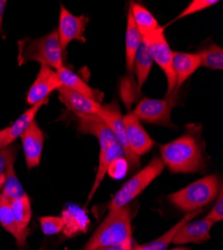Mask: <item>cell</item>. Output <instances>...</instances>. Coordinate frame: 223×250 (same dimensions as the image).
<instances>
[{
    "label": "cell",
    "instance_id": "cell-1",
    "mask_svg": "<svg viewBox=\"0 0 223 250\" xmlns=\"http://www.w3.org/2000/svg\"><path fill=\"white\" fill-rule=\"evenodd\" d=\"M161 160L172 173H194L203 170L204 157L193 130L162 145Z\"/></svg>",
    "mask_w": 223,
    "mask_h": 250
},
{
    "label": "cell",
    "instance_id": "cell-2",
    "mask_svg": "<svg viewBox=\"0 0 223 250\" xmlns=\"http://www.w3.org/2000/svg\"><path fill=\"white\" fill-rule=\"evenodd\" d=\"M131 220L132 210L129 205L109 211L82 250L133 243Z\"/></svg>",
    "mask_w": 223,
    "mask_h": 250
},
{
    "label": "cell",
    "instance_id": "cell-3",
    "mask_svg": "<svg viewBox=\"0 0 223 250\" xmlns=\"http://www.w3.org/2000/svg\"><path fill=\"white\" fill-rule=\"evenodd\" d=\"M64 53L60 47L57 28L43 37L25 39L20 42V64L28 61H36L43 66L58 70L64 66Z\"/></svg>",
    "mask_w": 223,
    "mask_h": 250
},
{
    "label": "cell",
    "instance_id": "cell-4",
    "mask_svg": "<svg viewBox=\"0 0 223 250\" xmlns=\"http://www.w3.org/2000/svg\"><path fill=\"white\" fill-rule=\"evenodd\" d=\"M221 184L216 174L207 175L171 193L168 199L178 209L189 213L202 209V207L217 198Z\"/></svg>",
    "mask_w": 223,
    "mask_h": 250
},
{
    "label": "cell",
    "instance_id": "cell-5",
    "mask_svg": "<svg viewBox=\"0 0 223 250\" xmlns=\"http://www.w3.org/2000/svg\"><path fill=\"white\" fill-rule=\"evenodd\" d=\"M164 167L165 165L160 157H153L142 170H140L131 177L115 193L107 206L109 211L129 205L134 198H136L156 177L162 173Z\"/></svg>",
    "mask_w": 223,
    "mask_h": 250
},
{
    "label": "cell",
    "instance_id": "cell-6",
    "mask_svg": "<svg viewBox=\"0 0 223 250\" xmlns=\"http://www.w3.org/2000/svg\"><path fill=\"white\" fill-rule=\"evenodd\" d=\"M178 90H174L165 99L143 98L138 102L136 107L131 111L139 120L162 126L173 127L170 119L171 111L177 104Z\"/></svg>",
    "mask_w": 223,
    "mask_h": 250
},
{
    "label": "cell",
    "instance_id": "cell-7",
    "mask_svg": "<svg viewBox=\"0 0 223 250\" xmlns=\"http://www.w3.org/2000/svg\"><path fill=\"white\" fill-rule=\"evenodd\" d=\"M141 40L148 46L153 61H155L157 65L163 70L167 78V97L176 89V78L172 67L173 51L165 38L163 27L160 26L149 35L141 37Z\"/></svg>",
    "mask_w": 223,
    "mask_h": 250
},
{
    "label": "cell",
    "instance_id": "cell-8",
    "mask_svg": "<svg viewBox=\"0 0 223 250\" xmlns=\"http://www.w3.org/2000/svg\"><path fill=\"white\" fill-rule=\"evenodd\" d=\"M98 117H100L107 124V126L115 135L117 141L124 150L125 159L126 161H128L130 167H139L140 157L135 155L129 146L125 126L123 123V115L121 114L118 103L116 101H113L109 104H106V105H102Z\"/></svg>",
    "mask_w": 223,
    "mask_h": 250
},
{
    "label": "cell",
    "instance_id": "cell-9",
    "mask_svg": "<svg viewBox=\"0 0 223 250\" xmlns=\"http://www.w3.org/2000/svg\"><path fill=\"white\" fill-rule=\"evenodd\" d=\"M89 21V18L86 16H76L70 13L64 5H60V15L58 23V34L60 47L65 54L67 46L73 40L85 42L84 37L85 27Z\"/></svg>",
    "mask_w": 223,
    "mask_h": 250
},
{
    "label": "cell",
    "instance_id": "cell-10",
    "mask_svg": "<svg viewBox=\"0 0 223 250\" xmlns=\"http://www.w3.org/2000/svg\"><path fill=\"white\" fill-rule=\"evenodd\" d=\"M61 86L62 84L59 80L57 72L50 67L41 65L36 79L28 90L26 97L27 103L29 105H34L41 102L48 98L49 94L58 90Z\"/></svg>",
    "mask_w": 223,
    "mask_h": 250
},
{
    "label": "cell",
    "instance_id": "cell-11",
    "mask_svg": "<svg viewBox=\"0 0 223 250\" xmlns=\"http://www.w3.org/2000/svg\"><path fill=\"white\" fill-rule=\"evenodd\" d=\"M77 128L81 134H90L98 139L100 152L105 151L110 145L117 141L115 135L107 124L96 115L76 114Z\"/></svg>",
    "mask_w": 223,
    "mask_h": 250
},
{
    "label": "cell",
    "instance_id": "cell-12",
    "mask_svg": "<svg viewBox=\"0 0 223 250\" xmlns=\"http://www.w3.org/2000/svg\"><path fill=\"white\" fill-rule=\"evenodd\" d=\"M123 123L132 152L138 157L149 152L154 142L141 125L140 120L130 111L126 115H123Z\"/></svg>",
    "mask_w": 223,
    "mask_h": 250
},
{
    "label": "cell",
    "instance_id": "cell-13",
    "mask_svg": "<svg viewBox=\"0 0 223 250\" xmlns=\"http://www.w3.org/2000/svg\"><path fill=\"white\" fill-rule=\"evenodd\" d=\"M22 141V147L25 155V161L28 169L36 167L40 163L42 151L44 136L35 120L31 122L25 131L20 135Z\"/></svg>",
    "mask_w": 223,
    "mask_h": 250
},
{
    "label": "cell",
    "instance_id": "cell-14",
    "mask_svg": "<svg viewBox=\"0 0 223 250\" xmlns=\"http://www.w3.org/2000/svg\"><path fill=\"white\" fill-rule=\"evenodd\" d=\"M57 91L59 92L60 101L64 104L67 109L72 111L74 115L82 114L98 116L101 108H102V104L101 103L73 90H70L64 86H61Z\"/></svg>",
    "mask_w": 223,
    "mask_h": 250
},
{
    "label": "cell",
    "instance_id": "cell-15",
    "mask_svg": "<svg viewBox=\"0 0 223 250\" xmlns=\"http://www.w3.org/2000/svg\"><path fill=\"white\" fill-rule=\"evenodd\" d=\"M214 223L202 218L199 220L188 221L180 227L172 243L185 244V243H201L210 239V230Z\"/></svg>",
    "mask_w": 223,
    "mask_h": 250
},
{
    "label": "cell",
    "instance_id": "cell-16",
    "mask_svg": "<svg viewBox=\"0 0 223 250\" xmlns=\"http://www.w3.org/2000/svg\"><path fill=\"white\" fill-rule=\"evenodd\" d=\"M0 224L7 232L12 234L17 242V246L21 249L25 247L27 237L31 233L29 228L22 229L15 219L9 200L1 193L0 194Z\"/></svg>",
    "mask_w": 223,
    "mask_h": 250
},
{
    "label": "cell",
    "instance_id": "cell-17",
    "mask_svg": "<svg viewBox=\"0 0 223 250\" xmlns=\"http://www.w3.org/2000/svg\"><path fill=\"white\" fill-rule=\"evenodd\" d=\"M119 158H125V153L118 141L112 143L105 151L99 152L98 168L96 171V175H95L94 183L92 185V188L89 191V194L87 197L86 205L91 201L92 197L96 193L101 182H102L106 173L109 171L111 165L114 163V161H116Z\"/></svg>",
    "mask_w": 223,
    "mask_h": 250
},
{
    "label": "cell",
    "instance_id": "cell-18",
    "mask_svg": "<svg viewBox=\"0 0 223 250\" xmlns=\"http://www.w3.org/2000/svg\"><path fill=\"white\" fill-rule=\"evenodd\" d=\"M172 67L176 78V89L200 67V59L197 53H185L180 51H173Z\"/></svg>",
    "mask_w": 223,
    "mask_h": 250
},
{
    "label": "cell",
    "instance_id": "cell-19",
    "mask_svg": "<svg viewBox=\"0 0 223 250\" xmlns=\"http://www.w3.org/2000/svg\"><path fill=\"white\" fill-rule=\"evenodd\" d=\"M56 72L62 86L70 90H73L77 93L82 94L99 103H101V101H102L103 99L102 92L99 91L98 89L91 87L82 78L79 77L74 72H72L65 65L60 67L58 70H56Z\"/></svg>",
    "mask_w": 223,
    "mask_h": 250
},
{
    "label": "cell",
    "instance_id": "cell-20",
    "mask_svg": "<svg viewBox=\"0 0 223 250\" xmlns=\"http://www.w3.org/2000/svg\"><path fill=\"white\" fill-rule=\"evenodd\" d=\"M64 221L63 233L66 237H72L80 232H85L89 224V219L83 209L77 206H70L62 213Z\"/></svg>",
    "mask_w": 223,
    "mask_h": 250
},
{
    "label": "cell",
    "instance_id": "cell-21",
    "mask_svg": "<svg viewBox=\"0 0 223 250\" xmlns=\"http://www.w3.org/2000/svg\"><path fill=\"white\" fill-rule=\"evenodd\" d=\"M202 211V209L195 210L189 213H186L185 216L182 218L179 222H177L173 227H171L168 231H166L163 235L159 236L158 238L154 239L153 241L145 244H140L133 247V250H167V247L172 242L173 237L177 233V231L180 229V227L183 226L185 223L199 215Z\"/></svg>",
    "mask_w": 223,
    "mask_h": 250
},
{
    "label": "cell",
    "instance_id": "cell-22",
    "mask_svg": "<svg viewBox=\"0 0 223 250\" xmlns=\"http://www.w3.org/2000/svg\"><path fill=\"white\" fill-rule=\"evenodd\" d=\"M153 62V57L150 53L148 46L141 40V43L135 55L133 67V71H135V75L137 78L138 90H141L143 84L146 82L150 74Z\"/></svg>",
    "mask_w": 223,
    "mask_h": 250
},
{
    "label": "cell",
    "instance_id": "cell-23",
    "mask_svg": "<svg viewBox=\"0 0 223 250\" xmlns=\"http://www.w3.org/2000/svg\"><path fill=\"white\" fill-rule=\"evenodd\" d=\"M129 10L131 12L133 21L141 34V37L149 35L160 27L156 18L143 5L131 2Z\"/></svg>",
    "mask_w": 223,
    "mask_h": 250
},
{
    "label": "cell",
    "instance_id": "cell-24",
    "mask_svg": "<svg viewBox=\"0 0 223 250\" xmlns=\"http://www.w3.org/2000/svg\"><path fill=\"white\" fill-rule=\"evenodd\" d=\"M48 99L49 98H46L41 102L34 104V105H31L30 108H28L25 112H23L21 115H20L15 120V122L11 125V126H9V132H8L7 138L4 143V147L12 144L15 141V139H17V137H20V135H21L25 131V129L34 120L35 115L37 114L39 109L41 108L44 104H47Z\"/></svg>",
    "mask_w": 223,
    "mask_h": 250
},
{
    "label": "cell",
    "instance_id": "cell-25",
    "mask_svg": "<svg viewBox=\"0 0 223 250\" xmlns=\"http://www.w3.org/2000/svg\"><path fill=\"white\" fill-rule=\"evenodd\" d=\"M141 43V34L139 33L131 15L130 10L127 15V25L125 33V55H126V69L131 74L134 67V59L136 52Z\"/></svg>",
    "mask_w": 223,
    "mask_h": 250
},
{
    "label": "cell",
    "instance_id": "cell-26",
    "mask_svg": "<svg viewBox=\"0 0 223 250\" xmlns=\"http://www.w3.org/2000/svg\"><path fill=\"white\" fill-rule=\"evenodd\" d=\"M1 193L9 200L20 199L27 196L22 184L20 183L15 171H14V163L10 164L6 171L4 183L2 185Z\"/></svg>",
    "mask_w": 223,
    "mask_h": 250
},
{
    "label": "cell",
    "instance_id": "cell-27",
    "mask_svg": "<svg viewBox=\"0 0 223 250\" xmlns=\"http://www.w3.org/2000/svg\"><path fill=\"white\" fill-rule=\"evenodd\" d=\"M197 54L200 59V66L212 70L223 69V49L220 46L212 43Z\"/></svg>",
    "mask_w": 223,
    "mask_h": 250
},
{
    "label": "cell",
    "instance_id": "cell-28",
    "mask_svg": "<svg viewBox=\"0 0 223 250\" xmlns=\"http://www.w3.org/2000/svg\"><path fill=\"white\" fill-rule=\"evenodd\" d=\"M9 202L18 225L22 229H27L32 215V208L29 197L25 196L23 198L11 200Z\"/></svg>",
    "mask_w": 223,
    "mask_h": 250
},
{
    "label": "cell",
    "instance_id": "cell-29",
    "mask_svg": "<svg viewBox=\"0 0 223 250\" xmlns=\"http://www.w3.org/2000/svg\"><path fill=\"white\" fill-rule=\"evenodd\" d=\"M18 147L15 145H8L6 147L0 149V187H2L9 165L15 163Z\"/></svg>",
    "mask_w": 223,
    "mask_h": 250
},
{
    "label": "cell",
    "instance_id": "cell-30",
    "mask_svg": "<svg viewBox=\"0 0 223 250\" xmlns=\"http://www.w3.org/2000/svg\"><path fill=\"white\" fill-rule=\"evenodd\" d=\"M40 225L42 228V232L45 235H55L61 232L64 227V221L62 217L57 216H43L40 218Z\"/></svg>",
    "mask_w": 223,
    "mask_h": 250
},
{
    "label": "cell",
    "instance_id": "cell-31",
    "mask_svg": "<svg viewBox=\"0 0 223 250\" xmlns=\"http://www.w3.org/2000/svg\"><path fill=\"white\" fill-rule=\"evenodd\" d=\"M219 2L220 1H218V0H192V1L188 4V6L182 10V12L175 18V20H179L188 15L197 13L202 10H205Z\"/></svg>",
    "mask_w": 223,
    "mask_h": 250
},
{
    "label": "cell",
    "instance_id": "cell-32",
    "mask_svg": "<svg viewBox=\"0 0 223 250\" xmlns=\"http://www.w3.org/2000/svg\"><path fill=\"white\" fill-rule=\"evenodd\" d=\"M204 218L211 221L212 223L219 222L223 219V188H222V184L220 186L216 203L212 207L211 211Z\"/></svg>",
    "mask_w": 223,
    "mask_h": 250
},
{
    "label": "cell",
    "instance_id": "cell-33",
    "mask_svg": "<svg viewBox=\"0 0 223 250\" xmlns=\"http://www.w3.org/2000/svg\"><path fill=\"white\" fill-rule=\"evenodd\" d=\"M94 250H133V243L122 244V245H114V246H104L99 247Z\"/></svg>",
    "mask_w": 223,
    "mask_h": 250
},
{
    "label": "cell",
    "instance_id": "cell-34",
    "mask_svg": "<svg viewBox=\"0 0 223 250\" xmlns=\"http://www.w3.org/2000/svg\"><path fill=\"white\" fill-rule=\"evenodd\" d=\"M7 1L6 0H0V32H2V22H3V15Z\"/></svg>",
    "mask_w": 223,
    "mask_h": 250
},
{
    "label": "cell",
    "instance_id": "cell-35",
    "mask_svg": "<svg viewBox=\"0 0 223 250\" xmlns=\"http://www.w3.org/2000/svg\"><path fill=\"white\" fill-rule=\"evenodd\" d=\"M8 132H9V127L0 130V149H2L4 147V143L7 138Z\"/></svg>",
    "mask_w": 223,
    "mask_h": 250
},
{
    "label": "cell",
    "instance_id": "cell-36",
    "mask_svg": "<svg viewBox=\"0 0 223 250\" xmlns=\"http://www.w3.org/2000/svg\"><path fill=\"white\" fill-rule=\"evenodd\" d=\"M171 250H189V248H182V247H178V248H174Z\"/></svg>",
    "mask_w": 223,
    "mask_h": 250
}]
</instances>
